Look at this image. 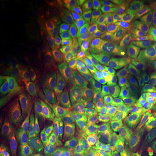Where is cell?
Returning <instances> with one entry per match:
<instances>
[{
    "label": "cell",
    "instance_id": "cell-12",
    "mask_svg": "<svg viewBox=\"0 0 156 156\" xmlns=\"http://www.w3.org/2000/svg\"><path fill=\"white\" fill-rule=\"evenodd\" d=\"M135 3L150 20L156 21V0H137Z\"/></svg>",
    "mask_w": 156,
    "mask_h": 156
},
{
    "label": "cell",
    "instance_id": "cell-7",
    "mask_svg": "<svg viewBox=\"0 0 156 156\" xmlns=\"http://www.w3.org/2000/svg\"><path fill=\"white\" fill-rule=\"evenodd\" d=\"M123 110L127 117L130 131H135L142 122L144 105L136 90H129L120 93Z\"/></svg>",
    "mask_w": 156,
    "mask_h": 156
},
{
    "label": "cell",
    "instance_id": "cell-11",
    "mask_svg": "<svg viewBox=\"0 0 156 156\" xmlns=\"http://www.w3.org/2000/svg\"><path fill=\"white\" fill-rule=\"evenodd\" d=\"M143 128L148 138L153 143L154 149L156 148V108H143L142 115Z\"/></svg>",
    "mask_w": 156,
    "mask_h": 156
},
{
    "label": "cell",
    "instance_id": "cell-10",
    "mask_svg": "<svg viewBox=\"0 0 156 156\" xmlns=\"http://www.w3.org/2000/svg\"><path fill=\"white\" fill-rule=\"evenodd\" d=\"M89 152L91 156H120L111 142L103 138L93 140L89 145Z\"/></svg>",
    "mask_w": 156,
    "mask_h": 156
},
{
    "label": "cell",
    "instance_id": "cell-1",
    "mask_svg": "<svg viewBox=\"0 0 156 156\" xmlns=\"http://www.w3.org/2000/svg\"><path fill=\"white\" fill-rule=\"evenodd\" d=\"M79 90L85 110L95 120L113 122L118 116V100L115 89L98 73L86 71L78 76Z\"/></svg>",
    "mask_w": 156,
    "mask_h": 156
},
{
    "label": "cell",
    "instance_id": "cell-4",
    "mask_svg": "<svg viewBox=\"0 0 156 156\" xmlns=\"http://www.w3.org/2000/svg\"><path fill=\"white\" fill-rule=\"evenodd\" d=\"M134 55L156 63V21L146 20L137 25L134 36Z\"/></svg>",
    "mask_w": 156,
    "mask_h": 156
},
{
    "label": "cell",
    "instance_id": "cell-15",
    "mask_svg": "<svg viewBox=\"0 0 156 156\" xmlns=\"http://www.w3.org/2000/svg\"><path fill=\"white\" fill-rule=\"evenodd\" d=\"M154 156H156V148L154 149Z\"/></svg>",
    "mask_w": 156,
    "mask_h": 156
},
{
    "label": "cell",
    "instance_id": "cell-2",
    "mask_svg": "<svg viewBox=\"0 0 156 156\" xmlns=\"http://www.w3.org/2000/svg\"><path fill=\"white\" fill-rule=\"evenodd\" d=\"M98 74L104 82L114 89L119 90L120 93L136 90L132 75V64H128L114 56H106L101 61Z\"/></svg>",
    "mask_w": 156,
    "mask_h": 156
},
{
    "label": "cell",
    "instance_id": "cell-9",
    "mask_svg": "<svg viewBox=\"0 0 156 156\" xmlns=\"http://www.w3.org/2000/svg\"><path fill=\"white\" fill-rule=\"evenodd\" d=\"M83 34L90 56L95 60L101 61L102 56H104L103 46L95 23L92 19L84 23Z\"/></svg>",
    "mask_w": 156,
    "mask_h": 156
},
{
    "label": "cell",
    "instance_id": "cell-13",
    "mask_svg": "<svg viewBox=\"0 0 156 156\" xmlns=\"http://www.w3.org/2000/svg\"><path fill=\"white\" fill-rule=\"evenodd\" d=\"M111 15L113 23L121 22L125 19H128L126 17V7L123 5V3L120 1H115L111 5Z\"/></svg>",
    "mask_w": 156,
    "mask_h": 156
},
{
    "label": "cell",
    "instance_id": "cell-16",
    "mask_svg": "<svg viewBox=\"0 0 156 156\" xmlns=\"http://www.w3.org/2000/svg\"><path fill=\"white\" fill-rule=\"evenodd\" d=\"M154 98H155V101H156V93L154 94Z\"/></svg>",
    "mask_w": 156,
    "mask_h": 156
},
{
    "label": "cell",
    "instance_id": "cell-14",
    "mask_svg": "<svg viewBox=\"0 0 156 156\" xmlns=\"http://www.w3.org/2000/svg\"><path fill=\"white\" fill-rule=\"evenodd\" d=\"M139 156H154V154L151 150H147L144 153H142L141 154H140Z\"/></svg>",
    "mask_w": 156,
    "mask_h": 156
},
{
    "label": "cell",
    "instance_id": "cell-8",
    "mask_svg": "<svg viewBox=\"0 0 156 156\" xmlns=\"http://www.w3.org/2000/svg\"><path fill=\"white\" fill-rule=\"evenodd\" d=\"M148 136L143 126L135 131H130L121 141L120 152L123 156H139L150 150Z\"/></svg>",
    "mask_w": 156,
    "mask_h": 156
},
{
    "label": "cell",
    "instance_id": "cell-3",
    "mask_svg": "<svg viewBox=\"0 0 156 156\" xmlns=\"http://www.w3.org/2000/svg\"><path fill=\"white\" fill-rule=\"evenodd\" d=\"M110 56L128 64H132L135 58L132 24L128 18L114 23L113 48Z\"/></svg>",
    "mask_w": 156,
    "mask_h": 156
},
{
    "label": "cell",
    "instance_id": "cell-5",
    "mask_svg": "<svg viewBox=\"0 0 156 156\" xmlns=\"http://www.w3.org/2000/svg\"><path fill=\"white\" fill-rule=\"evenodd\" d=\"M134 88L139 95H154L156 93V63L137 57L132 62Z\"/></svg>",
    "mask_w": 156,
    "mask_h": 156
},
{
    "label": "cell",
    "instance_id": "cell-6",
    "mask_svg": "<svg viewBox=\"0 0 156 156\" xmlns=\"http://www.w3.org/2000/svg\"><path fill=\"white\" fill-rule=\"evenodd\" d=\"M92 20L95 23L104 50V57L110 56L113 48L114 24L112 20L111 7L106 3L98 4L94 10Z\"/></svg>",
    "mask_w": 156,
    "mask_h": 156
}]
</instances>
